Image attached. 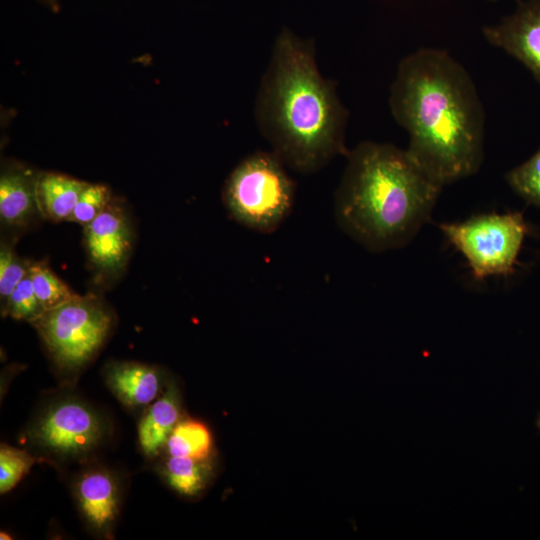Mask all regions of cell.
Here are the masks:
<instances>
[{
  "mask_svg": "<svg viewBox=\"0 0 540 540\" xmlns=\"http://www.w3.org/2000/svg\"><path fill=\"white\" fill-rule=\"evenodd\" d=\"M107 382L126 405H147L157 398L161 375L154 367L136 362H119L107 370Z\"/></svg>",
  "mask_w": 540,
  "mask_h": 540,
  "instance_id": "obj_12",
  "label": "cell"
},
{
  "mask_svg": "<svg viewBox=\"0 0 540 540\" xmlns=\"http://www.w3.org/2000/svg\"><path fill=\"white\" fill-rule=\"evenodd\" d=\"M180 419L178 391L170 385L142 417L138 436L144 453L153 456L166 442Z\"/></svg>",
  "mask_w": 540,
  "mask_h": 540,
  "instance_id": "obj_14",
  "label": "cell"
},
{
  "mask_svg": "<svg viewBox=\"0 0 540 540\" xmlns=\"http://www.w3.org/2000/svg\"><path fill=\"white\" fill-rule=\"evenodd\" d=\"M50 10L58 12L60 10V0H37Z\"/></svg>",
  "mask_w": 540,
  "mask_h": 540,
  "instance_id": "obj_23",
  "label": "cell"
},
{
  "mask_svg": "<svg viewBox=\"0 0 540 540\" xmlns=\"http://www.w3.org/2000/svg\"><path fill=\"white\" fill-rule=\"evenodd\" d=\"M483 35L521 62L540 84V0L520 2L512 14L484 27Z\"/></svg>",
  "mask_w": 540,
  "mask_h": 540,
  "instance_id": "obj_9",
  "label": "cell"
},
{
  "mask_svg": "<svg viewBox=\"0 0 540 540\" xmlns=\"http://www.w3.org/2000/svg\"><path fill=\"white\" fill-rule=\"evenodd\" d=\"M75 491L90 526L98 532H107L119 506V489L113 475L104 470L89 471L78 479Z\"/></svg>",
  "mask_w": 540,
  "mask_h": 540,
  "instance_id": "obj_11",
  "label": "cell"
},
{
  "mask_svg": "<svg viewBox=\"0 0 540 540\" xmlns=\"http://www.w3.org/2000/svg\"><path fill=\"white\" fill-rule=\"evenodd\" d=\"M255 107L272 152L294 171L311 174L348 155L347 110L320 74L313 43L288 29L276 38Z\"/></svg>",
  "mask_w": 540,
  "mask_h": 540,
  "instance_id": "obj_2",
  "label": "cell"
},
{
  "mask_svg": "<svg viewBox=\"0 0 540 540\" xmlns=\"http://www.w3.org/2000/svg\"><path fill=\"white\" fill-rule=\"evenodd\" d=\"M165 447L169 456L206 460L212 449V437L204 424L187 419L178 422Z\"/></svg>",
  "mask_w": 540,
  "mask_h": 540,
  "instance_id": "obj_16",
  "label": "cell"
},
{
  "mask_svg": "<svg viewBox=\"0 0 540 540\" xmlns=\"http://www.w3.org/2000/svg\"><path fill=\"white\" fill-rule=\"evenodd\" d=\"M31 262L17 255L12 242L0 247V298L2 305L14 288L29 273Z\"/></svg>",
  "mask_w": 540,
  "mask_h": 540,
  "instance_id": "obj_22",
  "label": "cell"
},
{
  "mask_svg": "<svg viewBox=\"0 0 540 540\" xmlns=\"http://www.w3.org/2000/svg\"><path fill=\"white\" fill-rule=\"evenodd\" d=\"M2 311L14 319L30 322L36 320L44 312L35 295L29 273L14 288L2 305Z\"/></svg>",
  "mask_w": 540,
  "mask_h": 540,
  "instance_id": "obj_20",
  "label": "cell"
},
{
  "mask_svg": "<svg viewBox=\"0 0 540 540\" xmlns=\"http://www.w3.org/2000/svg\"><path fill=\"white\" fill-rule=\"evenodd\" d=\"M442 189L406 149L365 141L347 155L334 218L370 252L398 249L429 221Z\"/></svg>",
  "mask_w": 540,
  "mask_h": 540,
  "instance_id": "obj_3",
  "label": "cell"
},
{
  "mask_svg": "<svg viewBox=\"0 0 540 540\" xmlns=\"http://www.w3.org/2000/svg\"><path fill=\"white\" fill-rule=\"evenodd\" d=\"M40 460L28 452L6 444L0 448V491L11 490Z\"/></svg>",
  "mask_w": 540,
  "mask_h": 540,
  "instance_id": "obj_19",
  "label": "cell"
},
{
  "mask_svg": "<svg viewBox=\"0 0 540 540\" xmlns=\"http://www.w3.org/2000/svg\"><path fill=\"white\" fill-rule=\"evenodd\" d=\"M389 103L409 134L407 152L443 187L479 170L484 110L470 75L447 52L424 48L405 57Z\"/></svg>",
  "mask_w": 540,
  "mask_h": 540,
  "instance_id": "obj_1",
  "label": "cell"
},
{
  "mask_svg": "<svg viewBox=\"0 0 540 540\" xmlns=\"http://www.w3.org/2000/svg\"><path fill=\"white\" fill-rule=\"evenodd\" d=\"M113 199L111 190L107 186L88 183L68 221L85 227L102 213Z\"/></svg>",
  "mask_w": 540,
  "mask_h": 540,
  "instance_id": "obj_21",
  "label": "cell"
},
{
  "mask_svg": "<svg viewBox=\"0 0 540 540\" xmlns=\"http://www.w3.org/2000/svg\"><path fill=\"white\" fill-rule=\"evenodd\" d=\"M114 321L108 304L97 294H77L31 322L53 360L61 367L77 369L100 349Z\"/></svg>",
  "mask_w": 540,
  "mask_h": 540,
  "instance_id": "obj_6",
  "label": "cell"
},
{
  "mask_svg": "<svg viewBox=\"0 0 540 540\" xmlns=\"http://www.w3.org/2000/svg\"><path fill=\"white\" fill-rule=\"evenodd\" d=\"M537 427L540 429V413L538 415V419L536 421Z\"/></svg>",
  "mask_w": 540,
  "mask_h": 540,
  "instance_id": "obj_25",
  "label": "cell"
},
{
  "mask_svg": "<svg viewBox=\"0 0 540 540\" xmlns=\"http://www.w3.org/2000/svg\"><path fill=\"white\" fill-rule=\"evenodd\" d=\"M163 473L170 486L182 495L194 496L206 486L211 467L206 460L191 457L169 456Z\"/></svg>",
  "mask_w": 540,
  "mask_h": 540,
  "instance_id": "obj_15",
  "label": "cell"
},
{
  "mask_svg": "<svg viewBox=\"0 0 540 540\" xmlns=\"http://www.w3.org/2000/svg\"><path fill=\"white\" fill-rule=\"evenodd\" d=\"M33 437L40 445L60 454L77 455L92 449L103 434L99 417L77 401L52 406L39 420Z\"/></svg>",
  "mask_w": 540,
  "mask_h": 540,
  "instance_id": "obj_8",
  "label": "cell"
},
{
  "mask_svg": "<svg viewBox=\"0 0 540 540\" xmlns=\"http://www.w3.org/2000/svg\"><path fill=\"white\" fill-rule=\"evenodd\" d=\"M133 227L123 204L115 198L84 227L85 249L92 267L104 279L116 278L125 269L133 247Z\"/></svg>",
  "mask_w": 540,
  "mask_h": 540,
  "instance_id": "obj_7",
  "label": "cell"
},
{
  "mask_svg": "<svg viewBox=\"0 0 540 540\" xmlns=\"http://www.w3.org/2000/svg\"><path fill=\"white\" fill-rule=\"evenodd\" d=\"M439 228L477 280L512 275L529 232L521 212L481 214L462 222L441 223Z\"/></svg>",
  "mask_w": 540,
  "mask_h": 540,
  "instance_id": "obj_5",
  "label": "cell"
},
{
  "mask_svg": "<svg viewBox=\"0 0 540 540\" xmlns=\"http://www.w3.org/2000/svg\"><path fill=\"white\" fill-rule=\"evenodd\" d=\"M88 182L55 172H39L36 198L41 218L68 221Z\"/></svg>",
  "mask_w": 540,
  "mask_h": 540,
  "instance_id": "obj_13",
  "label": "cell"
},
{
  "mask_svg": "<svg viewBox=\"0 0 540 540\" xmlns=\"http://www.w3.org/2000/svg\"><path fill=\"white\" fill-rule=\"evenodd\" d=\"M505 179L517 195L540 208V147L528 160L510 170Z\"/></svg>",
  "mask_w": 540,
  "mask_h": 540,
  "instance_id": "obj_18",
  "label": "cell"
},
{
  "mask_svg": "<svg viewBox=\"0 0 540 540\" xmlns=\"http://www.w3.org/2000/svg\"><path fill=\"white\" fill-rule=\"evenodd\" d=\"M7 536H8V535L5 534V533H3V532H1V534H0V538H1V539H11L10 537H7Z\"/></svg>",
  "mask_w": 540,
  "mask_h": 540,
  "instance_id": "obj_24",
  "label": "cell"
},
{
  "mask_svg": "<svg viewBox=\"0 0 540 540\" xmlns=\"http://www.w3.org/2000/svg\"><path fill=\"white\" fill-rule=\"evenodd\" d=\"M296 187L272 151L242 159L227 177L222 200L229 216L252 231L270 234L290 215Z\"/></svg>",
  "mask_w": 540,
  "mask_h": 540,
  "instance_id": "obj_4",
  "label": "cell"
},
{
  "mask_svg": "<svg viewBox=\"0 0 540 540\" xmlns=\"http://www.w3.org/2000/svg\"><path fill=\"white\" fill-rule=\"evenodd\" d=\"M29 274L35 295L44 311L56 308L77 295L51 270L46 261L31 262Z\"/></svg>",
  "mask_w": 540,
  "mask_h": 540,
  "instance_id": "obj_17",
  "label": "cell"
},
{
  "mask_svg": "<svg viewBox=\"0 0 540 540\" xmlns=\"http://www.w3.org/2000/svg\"><path fill=\"white\" fill-rule=\"evenodd\" d=\"M39 172L16 161L2 165L0 175V220L10 229L29 227L41 217L36 198Z\"/></svg>",
  "mask_w": 540,
  "mask_h": 540,
  "instance_id": "obj_10",
  "label": "cell"
}]
</instances>
